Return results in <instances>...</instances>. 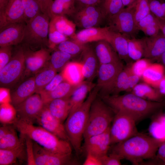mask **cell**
Segmentation results:
<instances>
[{"label":"cell","instance_id":"obj_1","mask_svg":"<svg viewBox=\"0 0 165 165\" xmlns=\"http://www.w3.org/2000/svg\"><path fill=\"white\" fill-rule=\"evenodd\" d=\"M116 113H124L136 122L153 116L161 112L165 102H155L140 97L132 93L123 95L99 96Z\"/></svg>","mask_w":165,"mask_h":165},{"label":"cell","instance_id":"obj_2","mask_svg":"<svg viewBox=\"0 0 165 165\" xmlns=\"http://www.w3.org/2000/svg\"><path fill=\"white\" fill-rule=\"evenodd\" d=\"M163 141L138 133L127 140L114 145L112 152L134 165L142 164L144 160L154 159Z\"/></svg>","mask_w":165,"mask_h":165},{"label":"cell","instance_id":"obj_3","mask_svg":"<svg viewBox=\"0 0 165 165\" xmlns=\"http://www.w3.org/2000/svg\"><path fill=\"white\" fill-rule=\"evenodd\" d=\"M99 91V88L96 85L83 103L70 113L64 124L69 142L77 156H79L82 151V141L90 109Z\"/></svg>","mask_w":165,"mask_h":165},{"label":"cell","instance_id":"obj_4","mask_svg":"<svg viewBox=\"0 0 165 165\" xmlns=\"http://www.w3.org/2000/svg\"><path fill=\"white\" fill-rule=\"evenodd\" d=\"M20 134L27 136L44 148L61 154H72L70 142L62 139L42 127L17 118L13 124Z\"/></svg>","mask_w":165,"mask_h":165},{"label":"cell","instance_id":"obj_5","mask_svg":"<svg viewBox=\"0 0 165 165\" xmlns=\"http://www.w3.org/2000/svg\"><path fill=\"white\" fill-rule=\"evenodd\" d=\"M115 114L113 110L98 95L90 107L83 134L84 139L107 130Z\"/></svg>","mask_w":165,"mask_h":165},{"label":"cell","instance_id":"obj_6","mask_svg":"<svg viewBox=\"0 0 165 165\" xmlns=\"http://www.w3.org/2000/svg\"><path fill=\"white\" fill-rule=\"evenodd\" d=\"M50 18L43 13L26 22L22 45L31 50L48 47Z\"/></svg>","mask_w":165,"mask_h":165},{"label":"cell","instance_id":"obj_7","mask_svg":"<svg viewBox=\"0 0 165 165\" xmlns=\"http://www.w3.org/2000/svg\"><path fill=\"white\" fill-rule=\"evenodd\" d=\"M25 70L24 51L21 45L13 53L9 61L0 70L1 88H13L23 75Z\"/></svg>","mask_w":165,"mask_h":165},{"label":"cell","instance_id":"obj_8","mask_svg":"<svg viewBox=\"0 0 165 165\" xmlns=\"http://www.w3.org/2000/svg\"><path fill=\"white\" fill-rule=\"evenodd\" d=\"M112 122L110 128L111 145L123 142L138 133L136 121L124 113L116 112Z\"/></svg>","mask_w":165,"mask_h":165},{"label":"cell","instance_id":"obj_9","mask_svg":"<svg viewBox=\"0 0 165 165\" xmlns=\"http://www.w3.org/2000/svg\"><path fill=\"white\" fill-rule=\"evenodd\" d=\"M134 3L124 8L107 20L109 29L124 35L128 38H134L138 30L134 17Z\"/></svg>","mask_w":165,"mask_h":165},{"label":"cell","instance_id":"obj_10","mask_svg":"<svg viewBox=\"0 0 165 165\" xmlns=\"http://www.w3.org/2000/svg\"><path fill=\"white\" fill-rule=\"evenodd\" d=\"M124 67L122 61L114 63L100 64L96 84L99 89L98 96L110 94L117 77Z\"/></svg>","mask_w":165,"mask_h":165},{"label":"cell","instance_id":"obj_11","mask_svg":"<svg viewBox=\"0 0 165 165\" xmlns=\"http://www.w3.org/2000/svg\"><path fill=\"white\" fill-rule=\"evenodd\" d=\"M72 16L76 26L83 29L98 27L106 19L99 5L79 6Z\"/></svg>","mask_w":165,"mask_h":165},{"label":"cell","instance_id":"obj_12","mask_svg":"<svg viewBox=\"0 0 165 165\" xmlns=\"http://www.w3.org/2000/svg\"><path fill=\"white\" fill-rule=\"evenodd\" d=\"M44 104L40 94L35 93L15 107L17 118L33 124L44 107Z\"/></svg>","mask_w":165,"mask_h":165},{"label":"cell","instance_id":"obj_13","mask_svg":"<svg viewBox=\"0 0 165 165\" xmlns=\"http://www.w3.org/2000/svg\"><path fill=\"white\" fill-rule=\"evenodd\" d=\"M23 48L25 61L24 73H35L48 63L50 55V50L42 47L34 51L29 47L21 45Z\"/></svg>","mask_w":165,"mask_h":165},{"label":"cell","instance_id":"obj_14","mask_svg":"<svg viewBox=\"0 0 165 165\" xmlns=\"http://www.w3.org/2000/svg\"><path fill=\"white\" fill-rule=\"evenodd\" d=\"M33 141L35 165H66L75 164L72 154H61L48 150Z\"/></svg>","mask_w":165,"mask_h":165},{"label":"cell","instance_id":"obj_15","mask_svg":"<svg viewBox=\"0 0 165 165\" xmlns=\"http://www.w3.org/2000/svg\"><path fill=\"white\" fill-rule=\"evenodd\" d=\"M110 128L105 132L84 140L83 148L86 153H90L100 158L107 155L111 148Z\"/></svg>","mask_w":165,"mask_h":165},{"label":"cell","instance_id":"obj_16","mask_svg":"<svg viewBox=\"0 0 165 165\" xmlns=\"http://www.w3.org/2000/svg\"><path fill=\"white\" fill-rule=\"evenodd\" d=\"M36 122L59 138L69 142L64 124L51 114L45 105Z\"/></svg>","mask_w":165,"mask_h":165},{"label":"cell","instance_id":"obj_17","mask_svg":"<svg viewBox=\"0 0 165 165\" xmlns=\"http://www.w3.org/2000/svg\"><path fill=\"white\" fill-rule=\"evenodd\" d=\"M26 23L9 24L0 29V47L17 45L23 41Z\"/></svg>","mask_w":165,"mask_h":165},{"label":"cell","instance_id":"obj_18","mask_svg":"<svg viewBox=\"0 0 165 165\" xmlns=\"http://www.w3.org/2000/svg\"><path fill=\"white\" fill-rule=\"evenodd\" d=\"M25 22L22 0H9L0 15V29L11 23Z\"/></svg>","mask_w":165,"mask_h":165},{"label":"cell","instance_id":"obj_19","mask_svg":"<svg viewBox=\"0 0 165 165\" xmlns=\"http://www.w3.org/2000/svg\"><path fill=\"white\" fill-rule=\"evenodd\" d=\"M110 29L108 26L94 27L83 29L70 37L72 40L83 44L101 40L108 42Z\"/></svg>","mask_w":165,"mask_h":165},{"label":"cell","instance_id":"obj_20","mask_svg":"<svg viewBox=\"0 0 165 165\" xmlns=\"http://www.w3.org/2000/svg\"><path fill=\"white\" fill-rule=\"evenodd\" d=\"M85 79L92 82L97 76L99 63L92 46L87 45L80 56Z\"/></svg>","mask_w":165,"mask_h":165},{"label":"cell","instance_id":"obj_21","mask_svg":"<svg viewBox=\"0 0 165 165\" xmlns=\"http://www.w3.org/2000/svg\"><path fill=\"white\" fill-rule=\"evenodd\" d=\"M143 57L157 61L165 52V36L160 30L156 35L144 38Z\"/></svg>","mask_w":165,"mask_h":165},{"label":"cell","instance_id":"obj_22","mask_svg":"<svg viewBox=\"0 0 165 165\" xmlns=\"http://www.w3.org/2000/svg\"><path fill=\"white\" fill-rule=\"evenodd\" d=\"M36 93L34 76L21 82L10 92L11 104L14 107Z\"/></svg>","mask_w":165,"mask_h":165},{"label":"cell","instance_id":"obj_23","mask_svg":"<svg viewBox=\"0 0 165 165\" xmlns=\"http://www.w3.org/2000/svg\"><path fill=\"white\" fill-rule=\"evenodd\" d=\"M95 42L93 48L99 64L114 63L122 61L109 42L101 40Z\"/></svg>","mask_w":165,"mask_h":165},{"label":"cell","instance_id":"obj_24","mask_svg":"<svg viewBox=\"0 0 165 165\" xmlns=\"http://www.w3.org/2000/svg\"><path fill=\"white\" fill-rule=\"evenodd\" d=\"M108 42L118 54L119 58L127 64L131 63L132 60L128 54V41L130 38L121 33L110 29Z\"/></svg>","mask_w":165,"mask_h":165},{"label":"cell","instance_id":"obj_25","mask_svg":"<svg viewBox=\"0 0 165 165\" xmlns=\"http://www.w3.org/2000/svg\"><path fill=\"white\" fill-rule=\"evenodd\" d=\"M45 105L51 114L62 123L66 119L72 109L70 97L54 99Z\"/></svg>","mask_w":165,"mask_h":165},{"label":"cell","instance_id":"obj_26","mask_svg":"<svg viewBox=\"0 0 165 165\" xmlns=\"http://www.w3.org/2000/svg\"><path fill=\"white\" fill-rule=\"evenodd\" d=\"M61 72L64 80L74 85H78L85 79L82 65L79 61H70Z\"/></svg>","mask_w":165,"mask_h":165},{"label":"cell","instance_id":"obj_27","mask_svg":"<svg viewBox=\"0 0 165 165\" xmlns=\"http://www.w3.org/2000/svg\"><path fill=\"white\" fill-rule=\"evenodd\" d=\"M96 84L92 82L84 80L78 85L70 97L72 109L70 113L79 107L85 101L88 94L94 88Z\"/></svg>","mask_w":165,"mask_h":165},{"label":"cell","instance_id":"obj_28","mask_svg":"<svg viewBox=\"0 0 165 165\" xmlns=\"http://www.w3.org/2000/svg\"><path fill=\"white\" fill-rule=\"evenodd\" d=\"M165 75V68L160 63H152L144 72L141 78L144 82L157 89Z\"/></svg>","mask_w":165,"mask_h":165},{"label":"cell","instance_id":"obj_29","mask_svg":"<svg viewBox=\"0 0 165 165\" xmlns=\"http://www.w3.org/2000/svg\"><path fill=\"white\" fill-rule=\"evenodd\" d=\"M77 86L64 80L52 91L40 95L45 105L54 99L70 97Z\"/></svg>","mask_w":165,"mask_h":165},{"label":"cell","instance_id":"obj_30","mask_svg":"<svg viewBox=\"0 0 165 165\" xmlns=\"http://www.w3.org/2000/svg\"><path fill=\"white\" fill-rule=\"evenodd\" d=\"M131 91L132 93L147 100L155 102L164 101L165 96L161 94L157 89L145 82L138 83Z\"/></svg>","mask_w":165,"mask_h":165},{"label":"cell","instance_id":"obj_31","mask_svg":"<svg viewBox=\"0 0 165 165\" xmlns=\"http://www.w3.org/2000/svg\"><path fill=\"white\" fill-rule=\"evenodd\" d=\"M26 159L25 143L19 147L11 149H0V165H9L15 163L17 160Z\"/></svg>","mask_w":165,"mask_h":165},{"label":"cell","instance_id":"obj_32","mask_svg":"<svg viewBox=\"0 0 165 165\" xmlns=\"http://www.w3.org/2000/svg\"><path fill=\"white\" fill-rule=\"evenodd\" d=\"M50 23L59 32L69 37H71L75 33L76 26L75 24L64 16H53L50 19Z\"/></svg>","mask_w":165,"mask_h":165},{"label":"cell","instance_id":"obj_33","mask_svg":"<svg viewBox=\"0 0 165 165\" xmlns=\"http://www.w3.org/2000/svg\"><path fill=\"white\" fill-rule=\"evenodd\" d=\"M75 3V0H53L51 8L52 17L56 16H72L76 10Z\"/></svg>","mask_w":165,"mask_h":165},{"label":"cell","instance_id":"obj_34","mask_svg":"<svg viewBox=\"0 0 165 165\" xmlns=\"http://www.w3.org/2000/svg\"><path fill=\"white\" fill-rule=\"evenodd\" d=\"M137 26L138 30L148 37L156 35L160 31L157 18L151 12L139 22Z\"/></svg>","mask_w":165,"mask_h":165},{"label":"cell","instance_id":"obj_35","mask_svg":"<svg viewBox=\"0 0 165 165\" xmlns=\"http://www.w3.org/2000/svg\"><path fill=\"white\" fill-rule=\"evenodd\" d=\"M16 129L13 125H12L8 133L0 139V149H14L19 147L25 143L24 136L20 134V138H19Z\"/></svg>","mask_w":165,"mask_h":165},{"label":"cell","instance_id":"obj_36","mask_svg":"<svg viewBox=\"0 0 165 165\" xmlns=\"http://www.w3.org/2000/svg\"><path fill=\"white\" fill-rule=\"evenodd\" d=\"M74 57L60 50H55L50 55L49 66L57 72L62 70L70 60Z\"/></svg>","mask_w":165,"mask_h":165},{"label":"cell","instance_id":"obj_37","mask_svg":"<svg viewBox=\"0 0 165 165\" xmlns=\"http://www.w3.org/2000/svg\"><path fill=\"white\" fill-rule=\"evenodd\" d=\"M57 72L49 65L42 69L34 76L36 86V93H38L53 78Z\"/></svg>","mask_w":165,"mask_h":165},{"label":"cell","instance_id":"obj_38","mask_svg":"<svg viewBox=\"0 0 165 165\" xmlns=\"http://www.w3.org/2000/svg\"><path fill=\"white\" fill-rule=\"evenodd\" d=\"M87 45V44H80L72 39L70 40L68 39L57 45L54 50H57L63 51L75 58L80 56Z\"/></svg>","mask_w":165,"mask_h":165},{"label":"cell","instance_id":"obj_39","mask_svg":"<svg viewBox=\"0 0 165 165\" xmlns=\"http://www.w3.org/2000/svg\"><path fill=\"white\" fill-rule=\"evenodd\" d=\"M144 51V38L128 39V54L132 60L135 61L143 57Z\"/></svg>","mask_w":165,"mask_h":165},{"label":"cell","instance_id":"obj_40","mask_svg":"<svg viewBox=\"0 0 165 165\" xmlns=\"http://www.w3.org/2000/svg\"><path fill=\"white\" fill-rule=\"evenodd\" d=\"M99 6L107 19L125 8L122 0H102Z\"/></svg>","mask_w":165,"mask_h":165},{"label":"cell","instance_id":"obj_41","mask_svg":"<svg viewBox=\"0 0 165 165\" xmlns=\"http://www.w3.org/2000/svg\"><path fill=\"white\" fill-rule=\"evenodd\" d=\"M153 118L149 128L151 136L162 141H165V115L161 118Z\"/></svg>","mask_w":165,"mask_h":165},{"label":"cell","instance_id":"obj_42","mask_svg":"<svg viewBox=\"0 0 165 165\" xmlns=\"http://www.w3.org/2000/svg\"><path fill=\"white\" fill-rule=\"evenodd\" d=\"M17 119L16 109L11 103L0 104V121L2 123L13 124Z\"/></svg>","mask_w":165,"mask_h":165},{"label":"cell","instance_id":"obj_43","mask_svg":"<svg viewBox=\"0 0 165 165\" xmlns=\"http://www.w3.org/2000/svg\"><path fill=\"white\" fill-rule=\"evenodd\" d=\"M24 7L25 22L42 13L38 0H22Z\"/></svg>","mask_w":165,"mask_h":165},{"label":"cell","instance_id":"obj_44","mask_svg":"<svg viewBox=\"0 0 165 165\" xmlns=\"http://www.w3.org/2000/svg\"><path fill=\"white\" fill-rule=\"evenodd\" d=\"M131 63L127 64V66L124 67L119 73L110 95L118 94L122 92L123 87L128 76L132 72L131 70Z\"/></svg>","mask_w":165,"mask_h":165},{"label":"cell","instance_id":"obj_45","mask_svg":"<svg viewBox=\"0 0 165 165\" xmlns=\"http://www.w3.org/2000/svg\"><path fill=\"white\" fill-rule=\"evenodd\" d=\"M57 31L51 24H49L48 33V47L50 50H54L57 45L69 39Z\"/></svg>","mask_w":165,"mask_h":165},{"label":"cell","instance_id":"obj_46","mask_svg":"<svg viewBox=\"0 0 165 165\" xmlns=\"http://www.w3.org/2000/svg\"><path fill=\"white\" fill-rule=\"evenodd\" d=\"M150 13L148 0H137L134 3V17L137 24Z\"/></svg>","mask_w":165,"mask_h":165},{"label":"cell","instance_id":"obj_47","mask_svg":"<svg viewBox=\"0 0 165 165\" xmlns=\"http://www.w3.org/2000/svg\"><path fill=\"white\" fill-rule=\"evenodd\" d=\"M150 12L157 18L165 20V2L161 0L149 1Z\"/></svg>","mask_w":165,"mask_h":165},{"label":"cell","instance_id":"obj_48","mask_svg":"<svg viewBox=\"0 0 165 165\" xmlns=\"http://www.w3.org/2000/svg\"><path fill=\"white\" fill-rule=\"evenodd\" d=\"M151 60L146 58H141L135 61L131 65L132 73L140 77L145 70L152 63Z\"/></svg>","mask_w":165,"mask_h":165},{"label":"cell","instance_id":"obj_49","mask_svg":"<svg viewBox=\"0 0 165 165\" xmlns=\"http://www.w3.org/2000/svg\"><path fill=\"white\" fill-rule=\"evenodd\" d=\"M13 46H6L0 48V70L10 61L13 54Z\"/></svg>","mask_w":165,"mask_h":165},{"label":"cell","instance_id":"obj_50","mask_svg":"<svg viewBox=\"0 0 165 165\" xmlns=\"http://www.w3.org/2000/svg\"><path fill=\"white\" fill-rule=\"evenodd\" d=\"M64 80L61 72L59 74H57L52 80L38 93L42 95L52 91Z\"/></svg>","mask_w":165,"mask_h":165},{"label":"cell","instance_id":"obj_51","mask_svg":"<svg viewBox=\"0 0 165 165\" xmlns=\"http://www.w3.org/2000/svg\"><path fill=\"white\" fill-rule=\"evenodd\" d=\"M22 135L24 136L25 140L27 164L28 165H35L34 156L33 141L28 136Z\"/></svg>","mask_w":165,"mask_h":165},{"label":"cell","instance_id":"obj_52","mask_svg":"<svg viewBox=\"0 0 165 165\" xmlns=\"http://www.w3.org/2000/svg\"><path fill=\"white\" fill-rule=\"evenodd\" d=\"M102 165H120L122 158L118 154L112 152L100 158Z\"/></svg>","mask_w":165,"mask_h":165},{"label":"cell","instance_id":"obj_53","mask_svg":"<svg viewBox=\"0 0 165 165\" xmlns=\"http://www.w3.org/2000/svg\"><path fill=\"white\" fill-rule=\"evenodd\" d=\"M141 78L140 77L131 72L128 76L123 87L122 92L132 90L134 87L138 83Z\"/></svg>","mask_w":165,"mask_h":165},{"label":"cell","instance_id":"obj_54","mask_svg":"<svg viewBox=\"0 0 165 165\" xmlns=\"http://www.w3.org/2000/svg\"><path fill=\"white\" fill-rule=\"evenodd\" d=\"M154 164L165 165V141H163L159 146L155 158L152 160ZM153 162V161H152Z\"/></svg>","mask_w":165,"mask_h":165},{"label":"cell","instance_id":"obj_55","mask_svg":"<svg viewBox=\"0 0 165 165\" xmlns=\"http://www.w3.org/2000/svg\"><path fill=\"white\" fill-rule=\"evenodd\" d=\"M42 13L47 15L51 19L52 16L51 8L53 0H38Z\"/></svg>","mask_w":165,"mask_h":165},{"label":"cell","instance_id":"obj_56","mask_svg":"<svg viewBox=\"0 0 165 165\" xmlns=\"http://www.w3.org/2000/svg\"><path fill=\"white\" fill-rule=\"evenodd\" d=\"M83 165H102L100 158L90 153H87Z\"/></svg>","mask_w":165,"mask_h":165},{"label":"cell","instance_id":"obj_57","mask_svg":"<svg viewBox=\"0 0 165 165\" xmlns=\"http://www.w3.org/2000/svg\"><path fill=\"white\" fill-rule=\"evenodd\" d=\"M102 0H75L79 6L99 5Z\"/></svg>","mask_w":165,"mask_h":165},{"label":"cell","instance_id":"obj_58","mask_svg":"<svg viewBox=\"0 0 165 165\" xmlns=\"http://www.w3.org/2000/svg\"><path fill=\"white\" fill-rule=\"evenodd\" d=\"M0 104L11 102L10 92L7 90H1L0 93Z\"/></svg>","mask_w":165,"mask_h":165},{"label":"cell","instance_id":"obj_59","mask_svg":"<svg viewBox=\"0 0 165 165\" xmlns=\"http://www.w3.org/2000/svg\"><path fill=\"white\" fill-rule=\"evenodd\" d=\"M156 89L161 94L165 96V75L160 81Z\"/></svg>","mask_w":165,"mask_h":165},{"label":"cell","instance_id":"obj_60","mask_svg":"<svg viewBox=\"0 0 165 165\" xmlns=\"http://www.w3.org/2000/svg\"><path fill=\"white\" fill-rule=\"evenodd\" d=\"M156 18L160 30L165 36V20L161 19L157 17Z\"/></svg>","mask_w":165,"mask_h":165},{"label":"cell","instance_id":"obj_61","mask_svg":"<svg viewBox=\"0 0 165 165\" xmlns=\"http://www.w3.org/2000/svg\"><path fill=\"white\" fill-rule=\"evenodd\" d=\"M9 0H0V15L4 11Z\"/></svg>","mask_w":165,"mask_h":165},{"label":"cell","instance_id":"obj_62","mask_svg":"<svg viewBox=\"0 0 165 165\" xmlns=\"http://www.w3.org/2000/svg\"><path fill=\"white\" fill-rule=\"evenodd\" d=\"M137 0H122L123 5L125 7H128L134 4Z\"/></svg>","mask_w":165,"mask_h":165},{"label":"cell","instance_id":"obj_63","mask_svg":"<svg viewBox=\"0 0 165 165\" xmlns=\"http://www.w3.org/2000/svg\"><path fill=\"white\" fill-rule=\"evenodd\" d=\"M157 61L162 64L165 68V52L160 57Z\"/></svg>","mask_w":165,"mask_h":165},{"label":"cell","instance_id":"obj_64","mask_svg":"<svg viewBox=\"0 0 165 165\" xmlns=\"http://www.w3.org/2000/svg\"><path fill=\"white\" fill-rule=\"evenodd\" d=\"M149 0H148V1H149ZM161 0L165 1V0Z\"/></svg>","mask_w":165,"mask_h":165}]
</instances>
